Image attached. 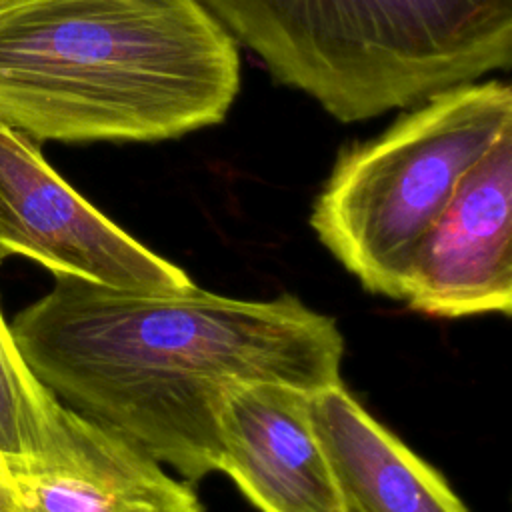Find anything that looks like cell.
<instances>
[{"mask_svg":"<svg viewBox=\"0 0 512 512\" xmlns=\"http://www.w3.org/2000/svg\"><path fill=\"white\" fill-rule=\"evenodd\" d=\"M0 512H18V498L12 472L0 458Z\"/></svg>","mask_w":512,"mask_h":512,"instance_id":"obj_11","label":"cell"},{"mask_svg":"<svg viewBox=\"0 0 512 512\" xmlns=\"http://www.w3.org/2000/svg\"><path fill=\"white\" fill-rule=\"evenodd\" d=\"M66 420L68 408L36 380L0 312V458L8 470L14 474L46 454Z\"/></svg>","mask_w":512,"mask_h":512,"instance_id":"obj_10","label":"cell"},{"mask_svg":"<svg viewBox=\"0 0 512 512\" xmlns=\"http://www.w3.org/2000/svg\"><path fill=\"white\" fill-rule=\"evenodd\" d=\"M0 262H2V256H0Z\"/></svg>","mask_w":512,"mask_h":512,"instance_id":"obj_13","label":"cell"},{"mask_svg":"<svg viewBox=\"0 0 512 512\" xmlns=\"http://www.w3.org/2000/svg\"><path fill=\"white\" fill-rule=\"evenodd\" d=\"M218 470L260 512H348L310 418V392L236 382L220 400Z\"/></svg>","mask_w":512,"mask_h":512,"instance_id":"obj_7","label":"cell"},{"mask_svg":"<svg viewBox=\"0 0 512 512\" xmlns=\"http://www.w3.org/2000/svg\"><path fill=\"white\" fill-rule=\"evenodd\" d=\"M398 300L436 318L512 310V130L470 168L412 250Z\"/></svg>","mask_w":512,"mask_h":512,"instance_id":"obj_6","label":"cell"},{"mask_svg":"<svg viewBox=\"0 0 512 512\" xmlns=\"http://www.w3.org/2000/svg\"><path fill=\"white\" fill-rule=\"evenodd\" d=\"M506 130L512 90L500 80L410 106L380 136L340 152L314 200L312 230L368 292L398 300L412 250Z\"/></svg>","mask_w":512,"mask_h":512,"instance_id":"obj_4","label":"cell"},{"mask_svg":"<svg viewBox=\"0 0 512 512\" xmlns=\"http://www.w3.org/2000/svg\"><path fill=\"white\" fill-rule=\"evenodd\" d=\"M54 278L10 322L24 362L66 408L188 482L218 470L216 416L230 384L312 394L340 382L336 320L294 296L240 300L196 284L138 292Z\"/></svg>","mask_w":512,"mask_h":512,"instance_id":"obj_1","label":"cell"},{"mask_svg":"<svg viewBox=\"0 0 512 512\" xmlns=\"http://www.w3.org/2000/svg\"><path fill=\"white\" fill-rule=\"evenodd\" d=\"M310 418L348 512H470L342 382L310 394Z\"/></svg>","mask_w":512,"mask_h":512,"instance_id":"obj_9","label":"cell"},{"mask_svg":"<svg viewBox=\"0 0 512 512\" xmlns=\"http://www.w3.org/2000/svg\"><path fill=\"white\" fill-rule=\"evenodd\" d=\"M342 122L410 108L512 64V0H200Z\"/></svg>","mask_w":512,"mask_h":512,"instance_id":"obj_3","label":"cell"},{"mask_svg":"<svg viewBox=\"0 0 512 512\" xmlns=\"http://www.w3.org/2000/svg\"><path fill=\"white\" fill-rule=\"evenodd\" d=\"M12 478L18 512H204L148 452L70 408L56 444Z\"/></svg>","mask_w":512,"mask_h":512,"instance_id":"obj_8","label":"cell"},{"mask_svg":"<svg viewBox=\"0 0 512 512\" xmlns=\"http://www.w3.org/2000/svg\"><path fill=\"white\" fill-rule=\"evenodd\" d=\"M238 90L236 40L200 0L0 6V122L30 140L178 138L220 124Z\"/></svg>","mask_w":512,"mask_h":512,"instance_id":"obj_2","label":"cell"},{"mask_svg":"<svg viewBox=\"0 0 512 512\" xmlns=\"http://www.w3.org/2000/svg\"><path fill=\"white\" fill-rule=\"evenodd\" d=\"M6 2H10V0H0V6H2V4H6Z\"/></svg>","mask_w":512,"mask_h":512,"instance_id":"obj_12","label":"cell"},{"mask_svg":"<svg viewBox=\"0 0 512 512\" xmlns=\"http://www.w3.org/2000/svg\"><path fill=\"white\" fill-rule=\"evenodd\" d=\"M24 256L54 276L122 290L194 286L174 262L146 248L82 198L28 136L0 122V256Z\"/></svg>","mask_w":512,"mask_h":512,"instance_id":"obj_5","label":"cell"}]
</instances>
